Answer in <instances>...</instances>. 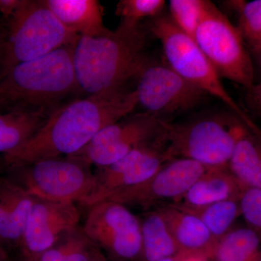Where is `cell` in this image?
I'll return each instance as SVG.
<instances>
[{"label":"cell","mask_w":261,"mask_h":261,"mask_svg":"<svg viewBox=\"0 0 261 261\" xmlns=\"http://www.w3.org/2000/svg\"><path fill=\"white\" fill-rule=\"evenodd\" d=\"M138 106L135 89L87 96L51 113L44 126L23 145L2 154L5 166L74 155L105 127L129 116Z\"/></svg>","instance_id":"1"},{"label":"cell","mask_w":261,"mask_h":261,"mask_svg":"<svg viewBox=\"0 0 261 261\" xmlns=\"http://www.w3.org/2000/svg\"><path fill=\"white\" fill-rule=\"evenodd\" d=\"M147 31L140 23L121 21L99 37L80 36L73 46V63L80 92L87 96L126 88L148 60Z\"/></svg>","instance_id":"2"},{"label":"cell","mask_w":261,"mask_h":261,"mask_svg":"<svg viewBox=\"0 0 261 261\" xmlns=\"http://www.w3.org/2000/svg\"><path fill=\"white\" fill-rule=\"evenodd\" d=\"M73 44L13 67L0 80V113L51 114L80 92Z\"/></svg>","instance_id":"3"},{"label":"cell","mask_w":261,"mask_h":261,"mask_svg":"<svg viewBox=\"0 0 261 261\" xmlns=\"http://www.w3.org/2000/svg\"><path fill=\"white\" fill-rule=\"evenodd\" d=\"M79 37L65 28L44 0H24L0 25V80L13 67L74 44Z\"/></svg>","instance_id":"4"},{"label":"cell","mask_w":261,"mask_h":261,"mask_svg":"<svg viewBox=\"0 0 261 261\" xmlns=\"http://www.w3.org/2000/svg\"><path fill=\"white\" fill-rule=\"evenodd\" d=\"M161 123L169 161L190 159L207 168L228 167L246 128L235 116L207 117L181 123L162 119Z\"/></svg>","instance_id":"5"},{"label":"cell","mask_w":261,"mask_h":261,"mask_svg":"<svg viewBox=\"0 0 261 261\" xmlns=\"http://www.w3.org/2000/svg\"><path fill=\"white\" fill-rule=\"evenodd\" d=\"M149 29L162 44L168 65L173 70L207 95L224 103L252 135L260 132L228 92L221 75L194 39L180 30L169 16L159 15L154 18Z\"/></svg>","instance_id":"6"},{"label":"cell","mask_w":261,"mask_h":261,"mask_svg":"<svg viewBox=\"0 0 261 261\" xmlns=\"http://www.w3.org/2000/svg\"><path fill=\"white\" fill-rule=\"evenodd\" d=\"M4 167L8 175L39 200L82 203L94 187V173L91 166L75 158L4 164Z\"/></svg>","instance_id":"7"},{"label":"cell","mask_w":261,"mask_h":261,"mask_svg":"<svg viewBox=\"0 0 261 261\" xmlns=\"http://www.w3.org/2000/svg\"><path fill=\"white\" fill-rule=\"evenodd\" d=\"M207 59L221 77L243 87L255 82V68L238 27L211 1L193 37Z\"/></svg>","instance_id":"8"},{"label":"cell","mask_w":261,"mask_h":261,"mask_svg":"<svg viewBox=\"0 0 261 261\" xmlns=\"http://www.w3.org/2000/svg\"><path fill=\"white\" fill-rule=\"evenodd\" d=\"M82 230L94 246L117 260L141 259V220L123 204L105 200L91 206Z\"/></svg>","instance_id":"9"},{"label":"cell","mask_w":261,"mask_h":261,"mask_svg":"<svg viewBox=\"0 0 261 261\" xmlns=\"http://www.w3.org/2000/svg\"><path fill=\"white\" fill-rule=\"evenodd\" d=\"M163 118L147 113L128 116L105 127L83 149L70 157L104 168L121 160L134 149L161 138Z\"/></svg>","instance_id":"10"},{"label":"cell","mask_w":261,"mask_h":261,"mask_svg":"<svg viewBox=\"0 0 261 261\" xmlns=\"http://www.w3.org/2000/svg\"><path fill=\"white\" fill-rule=\"evenodd\" d=\"M136 80L138 105L145 113L163 119V116L193 109L207 96L168 64L148 61Z\"/></svg>","instance_id":"11"},{"label":"cell","mask_w":261,"mask_h":261,"mask_svg":"<svg viewBox=\"0 0 261 261\" xmlns=\"http://www.w3.org/2000/svg\"><path fill=\"white\" fill-rule=\"evenodd\" d=\"M209 168L190 159L171 160L147 181L115 192L105 200L144 209L160 207L163 202L181 198Z\"/></svg>","instance_id":"12"},{"label":"cell","mask_w":261,"mask_h":261,"mask_svg":"<svg viewBox=\"0 0 261 261\" xmlns=\"http://www.w3.org/2000/svg\"><path fill=\"white\" fill-rule=\"evenodd\" d=\"M165 147V141L161 135L155 142L134 149L117 162L98 168L94 173L93 189L82 205L91 207L115 192L147 181L170 161Z\"/></svg>","instance_id":"13"},{"label":"cell","mask_w":261,"mask_h":261,"mask_svg":"<svg viewBox=\"0 0 261 261\" xmlns=\"http://www.w3.org/2000/svg\"><path fill=\"white\" fill-rule=\"evenodd\" d=\"M80 220L75 202L36 199L19 246L25 261H37L65 235L80 227Z\"/></svg>","instance_id":"14"},{"label":"cell","mask_w":261,"mask_h":261,"mask_svg":"<svg viewBox=\"0 0 261 261\" xmlns=\"http://www.w3.org/2000/svg\"><path fill=\"white\" fill-rule=\"evenodd\" d=\"M36 198L5 171L0 157V245L20 246Z\"/></svg>","instance_id":"15"},{"label":"cell","mask_w":261,"mask_h":261,"mask_svg":"<svg viewBox=\"0 0 261 261\" xmlns=\"http://www.w3.org/2000/svg\"><path fill=\"white\" fill-rule=\"evenodd\" d=\"M163 215L179 249V256L214 258L219 240L213 236L198 217L182 210L173 202L160 206Z\"/></svg>","instance_id":"16"},{"label":"cell","mask_w":261,"mask_h":261,"mask_svg":"<svg viewBox=\"0 0 261 261\" xmlns=\"http://www.w3.org/2000/svg\"><path fill=\"white\" fill-rule=\"evenodd\" d=\"M245 187L228 166L211 168L181 198L173 202L182 207H200L221 201H239Z\"/></svg>","instance_id":"17"},{"label":"cell","mask_w":261,"mask_h":261,"mask_svg":"<svg viewBox=\"0 0 261 261\" xmlns=\"http://www.w3.org/2000/svg\"><path fill=\"white\" fill-rule=\"evenodd\" d=\"M68 30L79 36L99 37L109 29L103 23L102 10L97 0H44Z\"/></svg>","instance_id":"18"},{"label":"cell","mask_w":261,"mask_h":261,"mask_svg":"<svg viewBox=\"0 0 261 261\" xmlns=\"http://www.w3.org/2000/svg\"><path fill=\"white\" fill-rule=\"evenodd\" d=\"M143 261H159L179 256V249L166 220L158 209L141 220Z\"/></svg>","instance_id":"19"},{"label":"cell","mask_w":261,"mask_h":261,"mask_svg":"<svg viewBox=\"0 0 261 261\" xmlns=\"http://www.w3.org/2000/svg\"><path fill=\"white\" fill-rule=\"evenodd\" d=\"M51 114L46 113H0V154L23 145L40 129Z\"/></svg>","instance_id":"20"},{"label":"cell","mask_w":261,"mask_h":261,"mask_svg":"<svg viewBox=\"0 0 261 261\" xmlns=\"http://www.w3.org/2000/svg\"><path fill=\"white\" fill-rule=\"evenodd\" d=\"M228 166L245 186L261 190V143L247 128L237 142Z\"/></svg>","instance_id":"21"},{"label":"cell","mask_w":261,"mask_h":261,"mask_svg":"<svg viewBox=\"0 0 261 261\" xmlns=\"http://www.w3.org/2000/svg\"><path fill=\"white\" fill-rule=\"evenodd\" d=\"M261 242L249 228L231 230L220 239L215 250L216 261H260Z\"/></svg>","instance_id":"22"},{"label":"cell","mask_w":261,"mask_h":261,"mask_svg":"<svg viewBox=\"0 0 261 261\" xmlns=\"http://www.w3.org/2000/svg\"><path fill=\"white\" fill-rule=\"evenodd\" d=\"M176 205L198 217L218 240L231 231L233 222L240 215L239 201L234 200L221 201L200 207Z\"/></svg>","instance_id":"23"},{"label":"cell","mask_w":261,"mask_h":261,"mask_svg":"<svg viewBox=\"0 0 261 261\" xmlns=\"http://www.w3.org/2000/svg\"><path fill=\"white\" fill-rule=\"evenodd\" d=\"M207 3V0H171L170 18L180 30L193 39Z\"/></svg>","instance_id":"24"},{"label":"cell","mask_w":261,"mask_h":261,"mask_svg":"<svg viewBox=\"0 0 261 261\" xmlns=\"http://www.w3.org/2000/svg\"><path fill=\"white\" fill-rule=\"evenodd\" d=\"M238 28L252 51L261 48V0L244 3L239 8Z\"/></svg>","instance_id":"25"},{"label":"cell","mask_w":261,"mask_h":261,"mask_svg":"<svg viewBox=\"0 0 261 261\" xmlns=\"http://www.w3.org/2000/svg\"><path fill=\"white\" fill-rule=\"evenodd\" d=\"M165 5L164 0H121L117 5L116 15L121 21L140 23L142 19L161 15Z\"/></svg>","instance_id":"26"},{"label":"cell","mask_w":261,"mask_h":261,"mask_svg":"<svg viewBox=\"0 0 261 261\" xmlns=\"http://www.w3.org/2000/svg\"><path fill=\"white\" fill-rule=\"evenodd\" d=\"M240 214L261 242V190L246 187L239 200Z\"/></svg>","instance_id":"27"},{"label":"cell","mask_w":261,"mask_h":261,"mask_svg":"<svg viewBox=\"0 0 261 261\" xmlns=\"http://www.w3.org/2000/svg\"><path fill=\"white\" fill-rule=\"evenodd\" d=\"M97 250L80 226L72 233L71 243L65 261H95Z\"/></svg>","instance_id":"28"},{"label":"cell","mask_w":261,"mask_h":261,"mask_svg":"<svg viewBox=\"0 0 261 261\" xmlns=\"http://www.w3.org/2000/svg\"><path fill=\"white\" fill-rule=\"evenodd\" d=\"M73 231L65 235L56 245L43 252L37 261H65L71 243Z\"/></svg>","instance_id":"29"},{"label":"cell","mask_w":261,"mask_h":261,"mask_svg":"<svg viewBox=\"0 0 261 261\" xmlns=\"http://www.w3.org/2000/svg\"><path fill=\"white\" fill-rule=\"evenodd\" d=\"M245 99L248 108L261 116V82L245 89Z\"/></svg>","instance_id":"30"},{"label":"cell","mask_w":261,"mask_h":261,"mask_svg":"<svg viewBox=\"0 0 261 261\" xmlns=\"http://www.w3.org/2000/svg\"><path fill=\"white\" fill-rule=\"evenodd\" d=\"M24 0H0V13L3 19L9 18L23 5Z\"/></svg>","instance_id":"31"},{"label":"cell","mask_w":261,"mask_h":261,"mask_svg":"<svg viewBox=\"0 0 261 261\" xmlns=\"http://www.w3.org/2000/svg\"><path fill=\"white\" fill-rule=\"evenodd\" d=\"M178 261H208L203 257L196 256H178Z\"/></svg>","instance_id":"32"},{"label":"cell","mask_w":261,"mask_h":261,"mask_svg":"<svg viewBox=\"0 0 261 261\" xmlns=\"http://www.w3.org/2000/svg\"><path fill=\"white\" fill-rule=\"evenodd\" d=\"M0 261H9V257L6 249L1 245H0Z\"/></svg>","instance_id":"33"},{"label":"cell","mask_w":261,"mask_h":261,"mask_svg":"<svg viewBox=\"0 0 261 261\" xmlns=\"http://www.w3.org/2000/svg\"><path fill=\"white\" fill-rule=\"evenodd\" d=\"M95 261H111L100 250L98 249L97 255H96Z\"/></svg>","instance_id":"34"},{"label":"cell","mask_w":261,"mask_h":261,"mask_svg":"<svg viewBox=\"0 0 261 261\" xmlns=\"http://www.w3.org/2000/svg\"><path fill=\"white\" fill-rule=\"evenodd\" d=\"M255 56L256 57L257 65H258L259 69L260 70L261 73V48L257 49V50L253 51Z\"/></svg>","instance_id":"35"},{"label":"cell","mask_w":261,"mask_h":261,"mask_svg":"<svg viewBox=\"0 0 261 261\" xmlns=\"http://www.w3.org/2000/svg\"><path fill=\"white\" fill-rule=\"evenodd\" d=\"M159 261H178L177 257H168V258L163 259Z\"/></svg>","instance_id":"36"},{"label":"cell","mask_w":261,"mask_h":261,"mask_svg":"<svg viewBox=\"0 0 261 261\" xmlns=\"http://www.w3.org/2000/svg\"><path fill=\"white\" fill-rule=\"evenodd\" d=\"M260 261H261V257H260Z\"/></svg>","instance_id":"37"}]
</instances>
